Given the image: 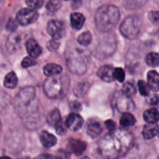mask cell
Listing matches in <instances>:
<instances>
[{
	"mask_svg": "<svg viewBox=\"0 0 159 159\" xmlns=\"http://www.w3.org/2000/svg\"><path fill=\"white\" fill-rule=\"evenodd\" d=\"M133 144L131 134L124 129L111 131L99 141L98 148L100 154L108 158H118L125 155Z\"/></svg>",
	"mask_w": 159,
	"mask_h": 159,
	"instance_id": "obj_1",
	"label": "cell"
},
{
	"mask_svg": "<svg viewBox=\"0 0 159 159\" xmlns=\"http://www.w3.org/2000/svg\"><path fill=\"white\" fill-rule=\"evenodd\" d=\"M120 16V10L116 6L112 5L101 6L95 16L96 27L102 32H109L117 24Z\"/></svg>",
	"mask_w": 159,
	"mask_h": 159,
	"instance_id": "obj_2",
	"label": "cell"
},
{
	"mask_svg": "<svg viewBox=\"0 0 159 159\" xmlns=\"http://www.w3.org/2000/svg\"><path fill=\"white\" fill-rule=\"evenodd\" d=\"M65 82L61 78L56 77V75L50 76L43 83V91L49 98L57 99L65 93Z\"/></svg>",
	"mask_w": 159,
	"mask_h": 159,
	"instance_id": "obj_3",
	"label": "cell"
},
{
	"mask_svg": "<svg viewBox=\"0 0 159 159\" xmlns=\"http://www.w3.org/2000/svg\"><path fill=\"white\" fill-rule=\"evenodd\" d=\"M141 20L138 16H130L121 23L120 30L126 38L134 39L141 31Z\"/></svg>",
	"mask_w": 159,
	"mask_h": 159,
	"instance_id": "obj_4",
	"label": "cell"
},
{
	"mask_svg": "<svg viewBox=\"0 0 159 159\" xmlns=\"http://www.w3.org/2000/svg\"><path fill=\"white\" fill-rule=\"evenodd\" d=\"M67 65L72 73L76 75H82L86 71V58L84 54L80 51H73L68 54L66 60Z\"/></svg>",
	"mask_w": 159,
	"mask_h": 159,
	"instance_id": "obj_5",
	"label": "cell"
},
{
	"mask_svg": "<svg viewBox=\"0 0 159 159\" xmlns=\"http://www.w3.org/2000/svg\"><path fill=\"white\" fill-rule=\"evenodd\" d=\"M116 43L112 36H106L102 38L98 44L96 51V57L99 58L109 57L115 51Z\"/></svg>",
	"mask_w": 159,
	"mask_h": 159,
	"instance_id": "obj_6",
	"label": "cell"
},
{
	"mask_svg": "<svg viewBox=\"0 0 159 159\" xmlns=\"http://www.w3.org/2000/svg\"><path fill=\"white\" fill-rule=\"evenodd\" d=\"M38 18V12L36 9L31 8L22 9L17 12L16 20L17 23L22 26H27L34 23Z\"/></svg>",
	"mask_w": 159,
	"mask_h": 159,
	"instance_id": "obj_7",
	"label": "cell"
},
{
	"mask_svg": "<svg viewBox=\"0 0 159 159\" xmlns=\"http://www.w3.org/2000/svg\"><path fill=\"white\" fill-rule=\"evenodd\" d=\"M48 32L54 39L62 38L66 34L65 23L60 20H51L48 24Z\"/></svg>",
	"mask_w": 159,
	"mask_h": 159,
	"instance_id": "obj_8",
	"label": "cell"
},
{
	"mask_svg": "<svg viewBox=\"0 0 159 159\" xmlns=\"http://www.w3.org/2000/svg\"><path fill=\"white\" fill-rule=\"evenodd\" d=\"M113 103L115 104V107L119 111L127 112L134 108V104L131 99L128 96H125L124 94L118 95L116 98Z\"/></svg>",
	"mask_w": 159,
	"mask_h": 159,
	"instance_id": "obj_9",
	"label": "cell"
},
{
	"mask_svg": "<svg viewBox=\"0 0 159 159\" xmlns=\"http://www.w3.org/2000/svg\"><path fill=\"white\" fill-rule=\"evenodd\" d=\"M83 118L78 113H75L68 115L66 119V122H65L67 127L72 131H77V130H80L83 126Z\"/></svg>",
	"mask_w": 159,
	"mask_h": 159,
	"instance_id": "obj_10",
	"label": "cell"
},
{
	"mask_svg": "<svg viewBox=\"0 0 159 159\" xmlns=\"http://www.w3.org/2000/svg\"><path fill=\"white\" fill-rule=\"evenodd\" d=\"M159 133V127L157 123H148L144 126L142 135L144 139L150 140L156 137Z\"/></svg>",
	"mask_w": 159,
	"mask_h": 159,
	"instance_id": "obj_11",
	"label": "cell"
},
{
	"mask_svg": "<svg viewBox=\"0 0 159 159\" xmlns=\"http://www.w3.org/2000/svg\"><path fill=\"white\" fill-rule=\"evenodd\" d=\"M114 68H112L110 65H105L101 67L97 71V75L106 82H112L114 81V75H113Z\"/></svg>",
	"mask_w": 159,
	"mask_h": 159,
	"instance_id": "obj_12",
	"label": "cell"
},
{
	"mask_svg": "<svg viewBox=\"0 0 159 159\" xmlns=\"http://www.w3.org/2000/svg\"><path fill=\"white\" fill-rule=\"evenodd\" d=\"M26 48L30 56L33 57H37L41 54L42 48L37 41L31 38L28 40L26 43Z\"/></svg>",
	"mask_w": 159,
	"mask_h": 159,
	"instance_id": "obj_13",
	"label": "cell"
},
{
	"mask_svg": "<svg viewBox=\"0 0 159 159\" xmlns=\"http://www.w3.org/2000/svg\"><path fill=\"white\" fill-rule=\"evenodd\" d=\"M102 132V127L100 123L92 120L87 124V134L92 138H96Z\"/></svg>",
	"mask_w": 159,
	"mask_h": 159,
	"instance_id": "obj_14",
	"label": "cell"
},
{
	"mask_svg": "<svg viewBox=\"0 0 159 159\" xmlns=\"http://www.w3.org/2000/svg\"><path fill=\"white\" fill-rule=\"evenodd\" d=\"M68 148L75 155H80L86 150V144L81 140L70 139Z\"/></svg>",
	"mask_w": 159,
	"mask_h": 159,
	"instance_id": "obj_15",
	"label": "cell"
},
{
	"mask_svg": "<svg viewBox=\"0 0 159 159\" xmlns=\"http://www.w3.org/2000/svg\"><path fill=\"white\" fill-rule=\"evenodd\" d=\"M40 142L45 148H51L57 144V138L48 131H43L40 136Z\"/></svg>",
	"mask_w": 159,
	"mask_h": 159,
	"instance_id": "obj_16",
	"label": "cell"
},
{
	"mask_svg": "<svg viewBox=\"0 0 159 159\" xmlns=\"http://www.w3.org/2000/svg\"><path fill=\"white\" fill-rule=\"evenodd\" d=\"M148 84L154 92L159 90V74L156 71H150L148 73Z\"/></svg>",
	"mask_w": 159,
	"mask_h": 159,
	"instance_id": "obj_17",
	"label": "cell"
},
{
	"mask_svg": "<svg viewBox=\"0 0 159 159\" xmlns=\"http://www.w3.org/2000/svg\"><path fill=\"white\" fill-rule=\"evenodd\" d=\"M85 17L82 13L73 12L71 14V25L74 29L80 30L85 23Z\"/></svg>",
	"mask_w": 159,
	"mask_h": 159,
	"instance_id": "obj_18",
	"label": "cell"
},
{
	"mask_svg": "<svg viewBox=\"0 0 159 159\" xmlns=\"http://www.w3.org/2000/svg\"><path fill=\"white\" fill-rule=\"evenodd\" d=\"M62 72V68L60 65L57 64H48L43 68V73L46 76L50 77V76L57 75Z\"/></svg>",
	"mask_w": 159,
	"mask_h": 159,
	"instance_id": "obj_19",
	"label": "cell"
},
{
	"mask_svg": "<svg viewBox=\"0 0 159 159\" xmlns=\"http://www.w3.org/2000/svg\"><path fill=\"white\" fill-rule=\"evenodd\" d=\"M144 119L148 123H157L159 120V112L157 108H152L144 113Z\"/></svg>",
	"mask_w": 159,
	"mask_h": 159,
	"instance_id": "obj_20",
	"label": "cell"
},
{
	"mask_svg": "<svg viewBox=\"0 0 159 159\" xmlns=\"http://www.w3.org/2000/svg\"><path fill=\"white\" fill-rule=\"evenodd\" d=\"M135 123H136V119L129 112H124L121 116L120 120V124L124 127H131V126L134 125Z\"/></svg>",
	"mask_w": 159,
	"mask_h": 159,
	"instance_id": "obj_21",
	"label": "cell"
},
{
	"mask_svg": "<svg viewBox=\"0 0 159 159\" xmlns=\"http://www.w3.org/2000/svg\"><path fill=\"white\" fill-rule=\"evenodd\" d=\"M18 83V79L15 72L11 71L8 73L4 79V86L8 89H14Z\"/></svg>",
	"mask_w": 159,
	"mask_h": 159,
	"instance_id": "obj_22",
	"label": "cell"
},
{
	"mask_svg": "<svg viewBox=\"0 0 159 159\" xmlns=\"http://www.w3.org/2000/svg\"><path fill=\"white\" fill-rule=\"evenodd\" d=\"M148 0H123L124 6L128 9H138L142 7Z\"/></svg>",
	"mask_w": 159,
	"mask_h": 159,
	"instance_id": "obj_23",
	"label": "cell"
},
{
	"mask_svg": "<svg viewBox=\"0 0 159 159\" xmlns=\"http://www.w3.org/2000/svg\"><path fill=\"white\" fill-rule=\"evenodd\" d=\"M21 39L18 34H12L9 37L7 40V48L9 51H16L17 47L20 46Z\"/></svg>",
	"mask_w": 159,
	"mask_h": 159,
	"instance_id": "obj_24",
	"label": "cell"
},
{
	"mask_svg": "<svg viewBox=\"0 0 159 159\" xmlns=\"http://www.w3.org/2000/svg\"><path fill=\"white\" fill-rule=\"evenodd\" d=\"M61 120L60 112L57 109H54L48 113L47 116V122L51 126H54L59 120Z\"/></svg>",
	"mask_w": 159,
	"mask_h": 159,
	"instance_id": "obj_25",
	"label": "cell"
},
{
	"mask_svg": "<svg viewBox=\"0 0 159 159\" xmlns=\"http://www.w3.org/2000/svg\"><path fill=\"white\" fill-rule=\"evenodd\" d=\"M122 91H123V94L128 96V97H130V96H134V95L136 93V91H137L135 84L133 82H127L126 83H124V85H123Z\"/></svg>",
	"mask_w": 159,
	"mask_h": 159,
	"instance_id": "obj_26",
	"label": "cell"
},
{
	"mask_svg": "<svg viewBox=\"0 0 159 159\" xmlns=\"http://www.w3.org/2000/svg\"><path fill=\"white\" fill-rule=\"evenodd\" d=\"M146 63L148 65L152 68H156L159 66V54L152 52L149 53L146 57Z\"/></svg>",
	"mask_w": 159,
	"mask_h": 159,
	"instance_id": "obj_27",
	"label": "cell"
},
{
	"mask_svg": "<svg viewBox=\"0 0 159 159\" xmlns=\"http://www.w3.org/2000/svg\"><path fill=\"white\" fill-rule=\"evenodd\" d=\"M92 38L93 37H92L91 33L89 32V31H85V32L82 33L81 35L79 36V37L77 39V41L82 46L86 47L91 43Z\"/></svg>",
	"mask_w": 159,
	"mask_h": 159,
	"instance_id": "obj_28",
	"label": "cell"
},
{
	"mask_svg": "<svg viewBox=\"0 0 159 159\" xmlns=\"http://www.w3.org/2000/svg\"><path fill=\"white\" fill-rule=\"evenodd\" d=\"M61 6V0H48L46 3V9L50 12H56Z\"/></svg>",
	"mask_w": 159,
	"mask_h": 159,
	"instance_id": "obj_29",
	"label": "cell"
},
{
	"mask_svg": "<svg viewBox=\"0 0 159 159\" xmlns=\"http://www.w3.org/2000/svg\"><path fill=\"white\" fill-rule=\"evenodd\" d=\"M89 87V85L87 82L78 84V85L75 89V94L77 96H83L88 91Z\"/></svg>",
	"mask_w": 159,
	"mask_h": 159,
	"instance_id": "obj_30",
	"label": "cell"
},
{
	"mask_svg": "<svg viewBox=\"0 0 159 159\" xmlns=\"http://www.w3.org/2000/svg\"><path fill=\"white\" fill-rule=\"evenodd\" d=\"M138 89H139L140 93L143 96H148L150 94V87H149L148 84L146 83L144 81L140 80L138 81Z\"/></svg>",
	"mask_w": 159,
	"mask_h": 159,
	"instance_id": "obj_31",
	"label": "cell"
},
{
	"mask_svg": "<svg viewBox=\"0 0 159 159\" xmlns=\"http://www.w3.org/2000/svg\"><path fill=\"white\" fill-rule=\"evenodd\" d=\"M55 127V130H56V133L59 135H65V133L67 132V126L65 124V123L62 122V120H59L55 125L54 126Z\"/></svg>",
	"mask_w": 159,
	"mask_h": 159,
	"instance_id": "obj_32",
	"label": "cell"
},
{
	"mask_svg": "<svg viewBox=\"0 0 159 159\" xmlns=\"http://www.w3.org/2000/svg\"><path fill=\"white\" fill-rule=\"evenodd\" d=\"M113 75H114V79H116L119 82H123L125 79V72L121 68H114Z\"/></svg>",
	"mask_w": 159,
	"mask_h": 159,
	"instance_id": "obj_33",
	"label": "cell"
},
{
	"mask_svg": "<svg viewBox=\"0 0 159 159\" xmlns=\"http://www.w3.org/2000/svg\"><path fill=\"white\" fill-rule=\"evenodd\" d=\"M25 1L29 8L34 9H40L43 4V0H25Z\"/></svg>",
	"mask_w": 159,
	"mask_h": 159,
	"instance_id": "obj_34",
	"label": "cell"
},
{
	"mask_svg": "<svg viewBox=\"0 0 159 159\" xmlns=\"http://www.w3.org/2000/svg\"><path fill=\"white\" fill-rule=\"evenodd\" d=\"M36 64H37V61L34 60V57L29 56V57H26L23 59L21 65L23 68H29V67L34 66Z\"/></svg>",
	"mask_w": 159,
	"mask_h": 159,
	"instance_id": "obj_35",
	"label": "cell"
},
{
	"mask_svg": "<svg viewBox=\"0 0 159 159\" xmlns=\"http://www.w3.org/2000/svg\"><path fill=\"white\" fill-rule=\"evenodd\" d=\"M147 102L154 108H159V95L155 94L151 96L148 99H147Z\"/></svg>",
	"mask_w": 159,
	"mask_h": 159,
	"instance_id": "obj_36",
	"label": "cell"
},
{
	"mask_svg": "<svg viewBox=\"0 0 159 159\" xmlns=\"http://www.w3.org/2000/svg\"><path fill=\"white\" fill-rule=\"evenodd\" d=\"M148 19L153 24L159 23V12L158 11H151L148 13Z\"/></svg>",
	"mask_w": 159,
	"mask_h": 159,
	"instance_id": "obj_37",
	"label": "cell"
},
{
	"mask_svg": "<svg viewBox=\"0 0 159 159\" xmlns=\"http://www.w3.org/2000/svg\"><path fill=\"white\" fill-rule=\"evenodd\" d=\"M47 47H48V49L51 51H57V48L59 47V42L57 41V39H54L49 40L47 43Z\"/></svg>",
	"mask_w": 159,
	"mask_h": 159,
	"instance_id": "obj_38",
	"label": "cell"
},
{
	"mask_svg": "<svg viewBox=\"0 0 159 159\" xmlns=\"http://www.w3.org/2000/svg\"><path fill=\"white\" fill-rule=\"evenodd\" d=\"M17 26H18V23L16 20H14L13 19H9L6 24V29L10 32H14L17 29Z\"/></svg>",
	"mask_w": 159,
	"mask_h": 159,
	"instance_id": "obj_39",
	"label": "cell"
},
{
	"mask_svg": "<svg viewBox=\"0 0 159 159\" xmlns=\"http://www.w3.org/2000/svg\"><path fill=\"white\" fill-rule=\"evenodd\" d=\"M105 126L110 132L116 130V124H115V123L113 122V120H109L106 121Z\"/></svg>",
	"mask_w": 159,
	"mask_h": 159,
	"instance_id": "obj_40",
	"label": "cell"
},
{
	"mask_svg": "<svg viewBox=\"0 0 159 159\" xmlns=\"http://www.w3.org/2000/svg\"><path fill=\"white\" fill-rule=\"evenodd\" d=\"M70 107L73 110H75V111H79L82 109V106H81L80 102H77V101H73V102H71L70 103Z\"/></svg>",
	"mask_w": 159,
	"mask_h": 159,
	"instance_id": "obj_41",
	"label": "cell"
},
{
	"mask_svg": "<svg viewBox=\"0 0 159 159\" xmlns=\"http://www.w3.org/2000/svg\"><path fill=\"white\" fill-rule=\"evenodd\" d=\"M81 5H82V0H72L71 2V7L74 9L80 7Z\"/></svg>",
	"mask_w": 159,
	"mask_h": 159,
	"instance_id": "obj_42",
	"label": "cell"
},
{
	"mask_svg": "<svg viewBox=\"0 0 159 159\" xmlns=\"http://www.w3.org/2000/svg\"><path fill=\"white\" fill-rule=\"evenodd\" d=\"M1 129H2V126H1V123H0V131H1Z\"/></svg>",
	"mask_w": 159,
	"mask_h": 159,
	"instance_id": "obj_43",
	"label": "cell"
}]
</instances>
